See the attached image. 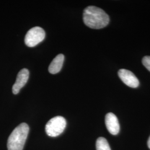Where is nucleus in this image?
<instances>
[{
	"mask_svg": "<svg viewBox=\"0 0 150 150\" xmlns=\"http://www.w3.org/2000/svg\"><path fill=\"white\" fill-rule=\"evenodd\" d=\"M83 20L87 26L93 29H100L107 26L110 18L101 8L90 6L83 11Z\"/></svg>",
	"mask_w": 150,
	"mask_h": 150,
	"instance_id": "f257e3e1",
	"label": "nucleus"
},
{
	"mask_svg": "<svg viewBox=\"0 0 150 150\" xmlns=\"http://www.w3.org/2000/svg\"><path fill=\"white\" fill-rule=\"evenodd\" d=\"M29 132L27 123H22L16 127L10 135L7 141L8 150H22Z\"/></svg>",
	"mask_w": 150,
	"mask_h": 150,
	"instance_id": "f03ea898",
	"label": "nucleus"
},
{
	"mask_svg": "<svg viewBox=\"0 0 150 150\" xmlns=\"http://www.w3.org/2000/svg\"><path fill=\"white\" fill-rule=\"evenodd\" d=\"M66 126V121L62 116H56L51 118L46 125V134L51 137H56L61 134Z\"/></svg>",
	"mask_w": 150,
	"mask_h": 150,
	"instance_id": "7ed1b4c3",
	"label": "nucleus"
},
{
	"mask_svg": "<svg viewBox=\"0 0 150 150\" xmlns=\"http://www.w3.org/2000/svg\"><path fill=\"white\" fill-rule=\"evenodd\" d=\"M45 38V32L42 28L34 27L27 32L25 38V43L30 47H33L41 42Z\"/></svg>",
	"mask_w": 150,
	"mask_h": 150,
	"instance_id": "20e7f679",
	"label": "nucleus"
},
{
	"mask_svg": "<svg viewBox=\"0 0 150 150\" xmlns=\"http://www.w3.org/2000/svg\"><path fill=\"white\" fill-rule=\"evenodd\" d=\"M118 75L123 83L129 87L136 88L139 86V81L131 71L126 69H120L118 71Z\"/></svg>",
	"mask_w": 150,
	"mask_h": 150,
	"instance_id": "39448f33",
	"label": "nucleus"
},
{
	"mask_svg": "<svg viewBox=\"0 0 150 150\" xmlns=\"http://www.w3.org/2000/svg\"><path fill=\"white\" fill-rule=\"evenodd\" d=\"M29 78V71L27 69H22L18 74L16 82L12 86V92L17 95L19 93L20 90L25 86Z\"/></svg>",
	"mask_w": 150,
	"mask_h": 150,
	"instance_id": "423d86ee",
	"label": "nucleus"
},
{
	"mask_svg": "<svg viewBox=\"0 0 150 150\" xmlns=\"http://www.w3.org/2000/svg\"><path fill=\"white\" fill-rule=\"evenodd\" d=\"M105 124L108 132L111 134L116 135L119 133L120 127L118 118L113 113H108L106 115Z\"/></svg>",
	"mask_w": 150,
	"mask_h": 150,
	"instance_id": "0eeeda50",
	"label": "nucleus"
},
{
	"mask_svg": "<svg viewBox=\"0 0 150 150\" xmlns=\"http://www.w3.org/2000/svg\"><path fill=\"white\" fill-rule=\"evenodd\" d=\"M63 54H59L54 59L48 67V71L51 74H56L61 70L64 62Z\"/></svg>",
	"mask_w": 150,
	"mask_h": 150,
	"instance_id": "6e6552de",
	"label": "nucleus"
},
{
	"mask_svg": "<svg viewBox=\"0 0 150 150\" xmlns=\"http://www.w3.org/2000/svg\"><path fill=\"white\" fill-rule=\"evenodd\" d=\"M96 146L97 150H111L107 139L102 137L97 139Z\"/></svg>",
	"mask_w": 150,
	"mask_h": 150,
	"instance_id": "1a4fd4ad",
	"label": "nucleus"
},
{
	"mask_svg": "<svg viewBox=\"0 0 150 150\" xmlns=\"http://www.w3.org/2000/svg\"><path fill=\"white\" fill-rule=\"evenodd\" d=\"M142 64L145 67L150 71V56H145L142 59Z\"/></svg>",
	"mask_w": 150,
	"mask_h": 150,
	"instance_id": "9d476101",
	"label": "nucleus"
},
{
	"mask_svg": "<svg viewBox=\"0 0 150 150\" xmlns=\"http://www.w3.org/2000/svg\"><path fill=\"white\" fill-rule=\"evenodd\" d=\"M147 145H148L149 148L150 149V136L149 139H148V141H147Z\"/></svg>",
	"mask_w": 150,
	"mask_h": 150,
	"instance_id": "9b49d317",
	"label": "nucleus"
}]
</instances>
